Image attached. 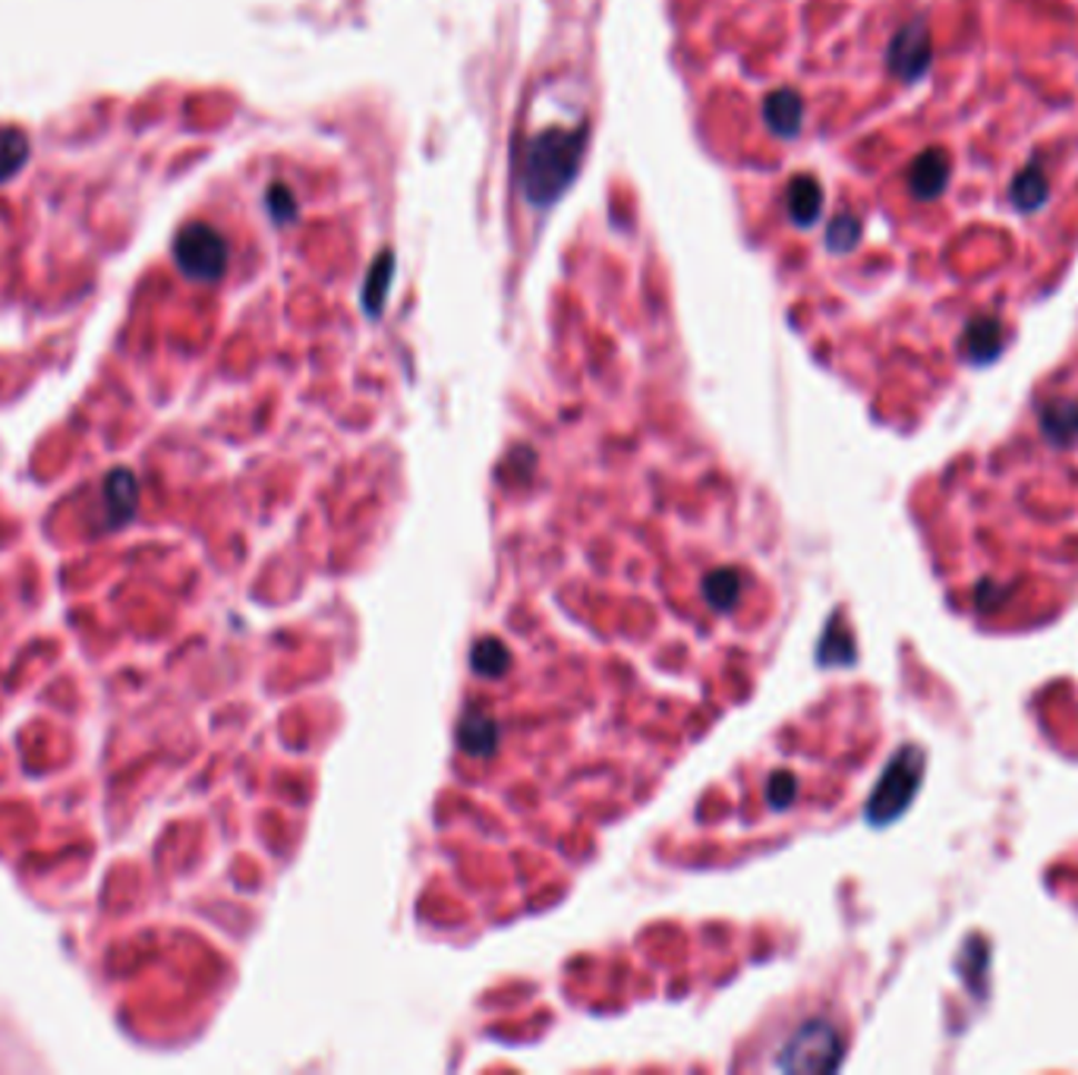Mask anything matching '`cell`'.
<instances>
[{
    "instance_id": "3",
    "label": "cell",
    "mask_w": 1078,
    "mask_h": 1075,
    "mask_svg": "<svg viewBox=\"0 0 1078 1075\" xmlns=\"http://www.w3.org/2000/svg\"><path fill=\"white\" fill-rule=\"evenodd\" d=\"M842 1059V1038L830 1022H804L792 1038L782 1044L775 1069L782 1073H832Z\"/></svg>"
},
{
    "instance_id": "13",
    "label": "cell",
    "mask_w": 1078,
    "mask_h": 1075,
    "mask_svg": "<svg viewBox=\"0 0 1078 1075\" xmlns=\"http://www.w3.org/2000/svg\"><path fill=\"white\" fill-rule=\"evenodd\" d=\"M1040 426L1054 442H1072L1078 435V404L1076 401H1054L1040 411Z\"/></svg>"
},
{
    "instance_id": "1",
    "label": "cell",
    "mask_w": 1078,
    "mask_h": 1075,
    "mask_svg": "<svg viewBox=\"0 0 1078 1075\" xmlns=\"http://www.w3.org/2000/svg\"><path fill=\"white\" fill-rule=\"evenodd\" d=\"M581 151L584 132H540L524 151V189L530 203L548 206L552 199H558L581 165Z\"/></svg>"
},
{
    "instance_id": "14",
    "label": "cell",
    "mask_w": 1078,
    "mask_h": 1075,
    "mask_svg": "<svg viewBox=\"0 0 1078 1075\" xmlns=\"http://www.w3.org/2000/svg\"><path fill=\"white\" fill-rule=\"evenodd\" d=\"M471 665L473 672L483 675V679H498V675H505V669L511 665V653L502 641H479L473 647Z\"/></svg>"
},
{
    "instance_id": "9",
    "label": "cell",
    "mask_w": 1078,
    "mask_h": 1075,
    "mask_svg": "<svg viewBox=\"0 0 1078 1075\" xmlns=\"http://www.w3.org/2000/svg\"><path fill=\"white\" fill-rule=\"evenodd\" d=\"M1047 196H1050V184H1047V174L1040 168V161L1035 158L1016 174V180L1009 187V199L1019 211H1038L1047 203Z\"/></svg>"
},
{
    "instance_id": "15",
    "label": "cell",
    "mask_w": 1078,
    "mask_h": 1075,
    "mask_svg": "<svg viewBox=\"0 0 1078 1075\" xmlns=\"http://www.w3.org/2000/svg\"><path fill=\"white\" fill-rule=\"evenodd\" d=\"M26 136L19 130H0V177H10L26 158Z\"/></svg>"
},
{
    "instance_id": "10",
    "label": "cell",
    "mask_w": 1078,
    "mask_h": 1075,
    "mask_svg": "<svg viewBox=\"0 0 1078 1075\" xmlns=\"http://www.w3.org/2000/svg\"><path fill=\"white\" fill-rule=\"evenodd\" d=\"M785 206H789V215H792L794 225L811 227L817 221V215H820V208H823V189H820V184L813 177L801 174L785 189Z\"/></svg>"
},
{
    "instance_id": "12",
    "label": "cell",
    "mask_w": 1078,
    "mask_h": 1075,
    "mask_svg": "<svg viewBox=\"0 0 1078 1075\" xmlns=\"http://www.w3.org/2000/svg\"><path fill=\"white\" fill-rule=\"evenodd\" d=\"M703 596L716 612H732L741 600V574L735 568H719L703 578Z\"/></svg>"
},
{
    "instance_id": "17",
    "label": "cell",
    "mask_w": 1078,
    "mask_h": 1075,
    "mask_svg": "<svg viewBox=\"0 0 1078 1075\" xmlns=\"http://www.w3.org/2000/svg\"><path fill=\"white\" fill-rule=\"evenodd\" d=\"M794 789H798V782H794L792 776L775 773L773 779H770L767 798H770V805H773L775 811H782V808H789V805L794 801Z\"/></svg>"
},
{
    "instance_id": "5",
    "label": "cell",
    "mask_w": 1078,
    "mask_h": 1075,
    "mask_svg": "<svg viewBox=\"0 0 1078 1075\" xmlns=\"http://www.w3.org/2000/svg\"><path fill=\"white\" fill-rule=\"evenodd\" d=\"M930 60H933V36L924 19L902 26L889 41V70L906 82L921 79L930 70Z\"/></svg>"
},
{
    "instance_id": "16",
    "label": "cell",
    "mask_w": 1078,
    "mask_h": 1075,
    "mask_svg": "<svg viewBox=\"0 0 1078 1075\" xmlns=\"http://www.w3.org/2000/svg\"><path fill=\"white\" fill-rule=\"evenodd\" d=\"M858 240H861V221L854 215H839L830 225L827 246H830L832 253H849Z\"/></svg>"
},
{
    "instance_id": "8",
    "label": "cell",
    "mask_w": 1078,
    "mask_h": 1075,
    "mask_svg": "<svg viewBox=\"0 0 1078 1075\" xmlns=\"http://www.w3.org/2000/svg\"><path fill=\"white\" fill-rule=\"evenodd\" d=\"M498 722L483 710H467L457 726V748L471 757H489L498 748Z\"/></svg>"
},
{
    "instance_id": "6",
    "label": "cell",
    "mask_w": 1078,
    "mask_h": 1075,
    "mask_svg": "<svg viewBox=\"0 0 1078 1075\" xmlns=\"http://www.w3.org/2000/svg\"><path fill=\"white\" fill-rule=\"evenodd\" d=\"M949 177H952V158L949 151L933 146V149H924L911 165H908V189L911 196L918 199H937L943 196L946 187H949Z\"/></svg>"
},
{
    "instance_id": "2",
    "label": "cell",
    "mask_w": 1078,
    "mask_h": 1075,
    "mask_svg": "<svg viewBox=\"0 0 1078 1075\" xmlns=\"http://www.w3.org/2000/svg\"><path fill=\"white\" fill-rule=\"evenodd\" d=\"M921 776H924V755L918 748H906V751L892 757L883 776H880V782H877V789L870 795V823L883 827V823H892L899 813L906 811L914 792H918V786H921Z\"/></svg>"
},
{
    "instance_id": "11",
    "label": "cell",
    "mask_w": 1078,
    "mask_h": 1075,
    "mask_svg": "<svg viewBox=\"0 0 1078 1075\" xmlns=\"http://www.w3.org/2000/svg\"><path fill=\"white\" fill-rule=\"evenodd\" d=\"M767 124L775 136H794L798 127H801V117H804V105L801 98L792 89H779L767 98Z\"/></svg>"
},
{
    "instance_id": "4",
    "label": "cell",
    "mask_w": 1078,
    "mask_h": 1075,
    "mask_svg": "<svg viewBox=\"0 0 1078 1075\" xmlns=\"http://www.w3.org/2000/svg\"><path fill=\"white\" fill-rule=\"evenodd\" d=\"M177 263H180V268L187 272L189 278H199V282L221 278V272H225L227 265V246L221 240V234H215L206 225L187 227L177 237Z\"/></svg>"
},
{
    "instance_id": "7",
    "label": "cell",
    "mask_w": 1078,
    "mask_h": 1075,
    "mask_svg": "<svg viewBox=\"0 0 1078 1075\" xmlns=\"http://www.w3.org/2000/svg\"><path fill=\"white\" fill-rule=\"evenodd\" d=\"M1002 325L997 316H975L965 325L959 351L968 363H993L1002 351Z\"/></svg>"
}]
</instances>
